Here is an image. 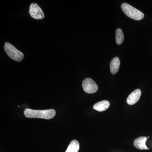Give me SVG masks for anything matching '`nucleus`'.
<instances>
[{
	"label": "nucleus",
	"instance_id": "nucleus-7",
	"mask_svg": "<svg viewBox=\"0 0 152 152\" xmlns=\"http://www.w3.org/2000/svg\"><path fill=\"white\" fill-rule=\"evenodd\" d=\"M149 137H139L134 141V146L139 150H149L148 148L146 145V142Z\"/></svg>",
	"mask_w": 152,
	"mask_h": 152
},
{
	"label": "nucleus",
	"instance_id": "nucleus-4",
	"mask_svg": "<svg viewBox=\"0 0 152 152\" xmlns=\"http://www.w3.org/2000/svg\"><path fill=\"white\" fill-rule=\"evenodd\" d=\"M82 86L84 91L87 94H94L98 91L97 85L90 78H87L83 81Z\"/></svg>",
	"mask_w": 152,
	"mask_h": 152
},
{
	"label": "nucleus",
	"instance_id": "nucleus-3",
	"mask_svg": "<svg viewBox=\"0 0 152 152\" xmlns=\"http://www.w3.org/2000/svg\"><path fill=\"white\" fill-rule=\"evenodd\" d=\"M4 49L6 53L12 59L20 62L23 59L24 56L23 53L10 43L6 42L5 43Z\"/></svg>",
	"mask_w": 152,
	"mask_h": 152
},
{
	"label": "nucleus",
	"instance_id": "nucleus-6",
	"mask_svg": "<svg viewBox=\"0 0 152 152\" xmlns=\"http://www.w3.org/2000/svg\"><path fill=\"white\" fill-rule=\"evenodd\" d=\"M141 95V91L139 89H137L132 92L127 99V103L129 105L135 104L140 99Z\"/></svg>",
	"mask_w": 152,
	"mask_h": 152
},
{
	"label": "nucleus",
	"instance_id": "nucleus-1",
	"mask_svg": "<svg viewBox=\"0 0 152 152\" xmlns=\"http://www.w3.org/2000/svg\"><path fill=\"white\" fill-rule=\"evenodd\" d=\"M26 117L28 118H39L45 119H51L56 115V112L54 110H34L26 109L24 112Z\"/></svg>",
	"mask_w": 152,
	"mask_h": 152
},
{
	"label": "nucleus",
	"instance_id": "nucleus-10",
	"mask_svg": "<svg viewBox=\"0 0 152 152\" xmlns=\"http://www.w3.org/2000/svg\"><path fill=\"white\" fill-rule=\"evenodd\" d=\"M80 149V144L76 140L71 142L65 152H78Z\"/></svg>",
	"mask_w": 152,
	"mask_h": 152
},
{
	"label": "nucleus",
	"instance_id": "nucleus-11",
	"mask_svg": "<svg viewBox=\"0 0 152 152\" xmlns=\"http://www.w3.org/2000/svg\"><path fill=\"white\" fill-rule=\"evenodd\" d=\"M124 33L121 29L117 28L116 30L115 33V39L116 43L118 45H120L123 43L124 41Z\"/></svg>",
	"mask_w": 152,
	"mask_h": 152
},
{
	"label": "nucleus",
	"instance_id": "nucleus-2",
	"mask_svg": "<svg viewBox=\"0 0 152 152\" xmlns=\"http://www.w3.org/2000/svg\"><path fill=\"white\" fill-rule=\"evenodd\" d=\"M121 9L126 15L133 20H140L144 18V14L142 12L127 3L122 4Z\"/></svg>",
	"mask_w": 152,
	"mask_h": 152
},
{
	"label": "nucleus",
	"instance_id": "nucleus-8",
	"mask_svg": "<svg viewBox=\"0 0 152 152\" xmlns=\"http://www.w3.org/2000/svg\"><path fill=\"white\" fill-rule=\"evenodd\" d=\"M110 106V103L109 101L103 100L95 104L93 106V108L98 111L103 112L108 108Z\"/></svg>",
	"mask_w": 152,
	"mask_h": 152
},
{
	"label": "nucleus",
	"instance_id": "nucleus-9",
	"mask_svg": "<svg viewBox=\"0 0 152 152\" xmlns=\"http://www.w3.org/2000/svg\"><path fill=\"white\" fill-rule=\"evenodd\" d=\"M120 61L118 57H115L112 59L110 64V71L113 75L118 72L119 69Z\"/></svg>",
	"mask_w": 152,
	"mask_h": 152
},
{
	"label": "nucleus",
	"instance_id": "nucleus-5",
	"mask_svg": "<svg viewBox=\"0 0 152 152\" xmlns=\"http://www.w3.org/2000/svg\"><path fill=\"white\" fill-rule=\"evenodd\" d=\"M29 14L33 18L36 20H42L45 18V14L40 7L36 3H33L30 6Z\"/></svg>",
	"mask_w": 152,
	"mask_h": 152
}]
</instances>
